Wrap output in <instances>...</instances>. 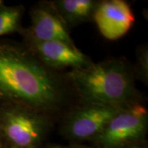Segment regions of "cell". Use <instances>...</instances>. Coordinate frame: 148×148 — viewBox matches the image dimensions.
<instances>
[{
  "instance_id": "cell-1",
  "label": "cell",
  "mask_w": 148,
  "mask_h": 148,
  "mask_svg": "<svg viewBox=\"0 0 148 148\" xmlns=\"http://www.w3.org/2000/svg\"><path fill=\"white\" fill-rule=\"evenodd\" d=\"M63 83L30 49L0 40V102L27 106L46 114L65 99Z\"/></svg>"
},
{
  "instance_id": "cell-2",
  "label": "cell",
  "mask_w": 148,
  "mask_h": 148,
  "mask_svg": "<svg viewBox=\"0 0 148 148\" xmlns=\"http://www.w3.org/2000/svg\"><path fill=\"white\" fill-rule=\"evenodd\" d=\"M68 78L86 104L125 107L138 100L132 71L118 60L73 69Z\"/></svg>"
},
{
  "instance_id": "cell-3",
  "label": "cell",
  "mask_w": 148,
  "mask_h": 148,
  "mask_svg": "<svg viewBox=\"0 0 148 148\" xmlns=\"http://www.w3.org/2000/svg\"><path fill=\"white\" fill-rule=\"evenodd\" d=\"M50 126L43 112L13 104L0 105V138L10 148H39Z\"/></svg>"
},
{
  "instance_id": "cell-4",
  "label": "cell",
  "mask_w": 148,
  "mask_h": 148,
  "mask_svg": "<svg viewBox=\"0 0 148 148\" xmlns=\"http://www.w3.org/2000/svg\"><path fill=\"white\" fill-rule=\"evenodd\" d=\"M147 126V110L136 102L118 112L92 142L96 148H124L140 143Z\"/></svg>"
},
{
  "instance_id": "cell-5",
  "label": "cell",
  "mask_w": 148,
  "mask_h": 148,
  "mask_svg": "<svg viewBox=\"0 0 148 148\" xmlns=\"http://www.w3.org/2000/svg\"><path fill=\"white\" fill-rule=\"evenodd\" d=\"M125 107L86 104L67 115L61 132L67 139L76 143L93 141L107 123Z\"/></svg>"
},
{
  "instance_id": "cell-6",
  "label": "cell",
  "mask_w": 148,
  "mask_h": 148,
  "mask_svg": "<svg viewBox=\"0 0 148 148\" xmlns=\"http://www.w3.org/2000/svg\"><path fill=\"white\" fill-rule=\"evenodd\" d=\"M93 20L103 36L114 40L126 35L135 22V16L127 2L106 0L99 2Z\"/></svg>"
},
{
  "instance_id": "cell-7",
  "label": "cell",
  "mask_w": 148,
  "mask_h": 148,
  "mask_svg": "<svg viewBox=\"0 0 148 148\" xmlns=\"http://www.w3.org/2000/svg\"><path fill=\"white\" fill-rule=\"evenodd\" d=\"M30 50L47 68L60 69L71 68L78 69L91 64L86 55L75 45L62 41L31 43Z\"/></svg>"
},
{
  "instance_id": "cell-8",
  "label": "cell",
  "mask_w": 148,
  "mask_h": 148,
  "mask_svg": "<svg viewBox=\"0 0 148 148\" xmlns=\"http://www.w3.org/2000/svg\"><path fill=\"white\" fill-rule=\"evenodd\" d=\"M31 43L62 41L74 45L62 20L51 9L38 8L32 12V25L26 32Z\"/></svg>"
},
{
  "instance_id": "cell-9",
  "label": "cell",
  "mask_w": 148,
  "mask_h": 148,
  "mask_svg": "<svg viewBox=\"0 0 148 148\" xmlns=\"http://www.w3.org/2000/svg\"><path fill=\"white\" fill-rule=\"evenodd\" d=\"M98 3L94 0H57L50 5L64 25L72 27L93 19Z\"/></svg>"
},
{
  "instance_id": "cell-10",
  "label": "cell",
  "mask_w": 148,
  "mask_h": 148,
  "mask_svg": "<svg viewBox=\"0 0 148 148\" xmlns=\"http://www.w3.org/2000/svg\"><path fill=\"white\" fill-rule=\"evenodd\" d=\"M22 11L21 7L0 5V36L20 30Z\"/></svg>"
},
{
  "instance_id": "cell-11",
  "label": "cell",
  "mask_w": 148,
  "mask_h": 148,
  "mask_svg": "<svg viewBox=\"0 0 148 148\" xmlns=\"http://www.w3.org/2000/svg\"><path fill=\"white\" fill-rule=\"evenodd\" d=\"M138 72L142 79L147 82L148 76V53L147 48L143 47L139 49L138 54Z\"/></svg>"
},
{
  "instance_id": "cell-12",
  "label": "cell",
  "mask_w": 148,
  "mask_h": 148,
  "mask_svg": "<svg viewBox=\"0 0 148 148\" xmlns=\"http://www.w3.org/2000/svg\"><path fill=\"white\" fill-rule=\"evenodd\" d=\"M51 148H96L95 147H90V146H86V145H82L79 143H73V144H69V145H51L49 146Z\"/></svg>"
},
{
  "instance_id": "cell-13",
  "label": "cell",
  "mask_w": 148,
  "mask_h": 148,
  "mask_svg": "<svg viewBox=\"0 0 148 148\" xmlns=\"http://www.w3.org/2000/svg\"><path fill=\"white\" fill-rule=\"evenodd\" d=\"M124 148H147V147L143 146V145H141L140 143H136V144H133V145H131V146H128V147H126Z\"/></svg>"
},
{
  "instance_id": "cell-14",
  "label": "cell",
  "mask_w": 148,
  "mask_h": 148,
  "mask_svg": "<svg viewBox=\"0 0 148 148\" xmlns=\"http://www.w3.org/2000/svg\"><path fill=\"white\" fill-rule=\"evenodd\" d=\"M0 148H6L5 144L3 143V141L1 140V138H0Z\"/></svg>"
},
{
  "instance_id": "cell-15",
  "label": "cell",
  "mask_w": 148,
  "mask_h": 148,
  "mask_svg": "<svg viewBox=\"0 0 148 148\" xmlns=\"http://www.w3.org/2000/svg\"><path fill=\"white\" fill-rule=\"evenodd\" d=\"M2 3H3V2H2V1H0V5H1V4H2Z\"/></svg>"
},
{
  "instance_id": "cell-16",
  "label": "cell",
  "mask_w": 148,
  "mask_h": 148,
  "mask_svg": "<svg viewBox=\"0 0 148 148\" xmlns=\"http://www.w3.org/2000/svg\"><path fill=\"white\" fill-rule=\"evenodd\" d=\"M47 148H51V147H48Z\"/></svg>"
},
{
  "instance_id": "cell-17",
  "label": "cell",
  "mask_w": 148,
  "mask_h": 148,
  "mask_svg": "<svg viewBox=\"0 0 148 148\" xmlns=\"http://www.w3.org/2000/svg\"></svg>"
}]
</instances>
